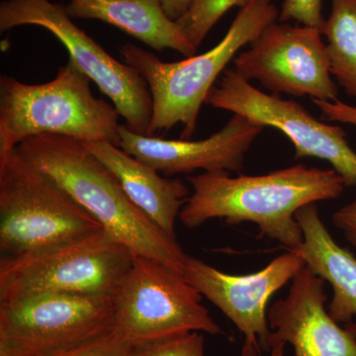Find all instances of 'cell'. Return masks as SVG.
Listing matches in <instances>:
<instances>
[{"instance_id":"cell-1","label":"cell","mask_w":356,"mask_h":356,"mask_svg":"<svg viewBox=\"0 0 356 356\" xmlns=\"http://www.w3.org/2000/svg\"><path fill=\"white\" fill-rule=\"evenodd\" d=\"M193 193L187 199L180 222L194 229L212 219L227 224L254 222L261 236L277 241L288 250L303 243L295 214L300 208L334 200L346 184L336 170L297 165L262 175L231 177L227 172H203L187 177Z\"/></svg>"},{"instance_id":"cell-2","label":"cell","mask_w":356,"mask_h":356,"mask_svg":"<svg viewBox=\"0 0 356 356\" xmlns=\"http://www.w3.org/2000/svg\"><path fill=\"white\" fill-rule=\"evenodd\" d=\"M17 149L134 255L151 257L184 273L188 255L177 238L165 233L129 199L113 173L81 140L43 134L23 140Z\"/></svg>"},{"instance_id":"cell-3","label":"cell","mask_w":356,"mask_h":356,"mask_svg":"<svg viewBox=\"0 0 356 356\" xmlns=\"http://www.w3.org/2000/svg\"><path fill=\"white\" fill-rule=\"evenodd\" d=\"M278 17L280 10L273 0H252L240 9L214 48L179 62H163L136 44H122V62L144 77L151 92L153 116L147 136L181 124V140H191L201 106L227 65L243 47L252 44L266 28L277 22Z\"/></svg>"},{"instance_id":"cell-4","label":"cell","mask_w":356,"mask_h":356,"mask_svg":"<svg viewBox=\"0 0 356 356\" xmlns=\"http://www.w3.org/2000/svg\"><path fill=\"white\" fill-rule=\"evenodd\" d=\"M90 79L67 60L42 84L0 77V156L34 136H67L81 142H120L114 105L95 97Z\"/></svg>"},{"instance_id":"cell-5","label":"cell","mask_w":356,"mask_h":356,"mask_svg":"<svg viewBox=\"0 0 356 356\" xmlns=\"http://www.w3.org/2000/svg\"><path fill=\"white\" fill-rule=\"evenodd\" d=\"M102 229L17 147L0 156V252L22 257Z\"/></svg>"},{"instance_id":"cell-6","label":"cell","mask_w":356,"mask_h":356,"mask_svg":"<svg viewBox=\"0 0 356 356\" xmlns=\"http://www.w3.org/2000/svg\"><path fill=\"white\" fill-rule=\"evenodd\" d=\"M133 252L99 229L88 235L0 261V302L34 295L114 296Z\"/></svg>"},{"instance_id":"cell-7","label":"cell","mask_w":356,"mask_h":356,"mask_svg":"<svg viewBox=\"0 0 356 356\" xmlns=\"http://www.w3.org/2000/svg\"><path fill=\"white\" fill-rule=\"evenodd\" d=\"M201 301L184 273L135 255L114 294L113 331L134 348L192 332L222 334Z\"/></svg>"},{"instance_id":"cell-8","label":"cell","mask_w":356,"mask_h":356,"mask_svg":"<svg viewBox=\"0 0 356 356\" xmlns=\"http://www.w3.org/2000/svg\"><path fill=\"white\" fill-rule=\"evenodd\" d=\"M25 25L39 26L53 34L67 49L70 62L111 100L126 125L134 132L147 135L153 102L147 81L81 30L65 13V4L50 0H2L0 32Z\"/></svg>"},{"instance_id":"cell-9","label":"cell","mask_w":356,"mask_h":356,"mask_svg":"<svg viewBox=\"0 0 356 356\" xmlns=\"http://www.w3.org/2000/svg\"><path fill=\"white\" fill-rule=\"evenodd\" d=\"M114 296L34 295L0 302V356H50L113 332Z\"/></svg>"},{"instance_id":"cell-10","label":"cell","mask_w":356,"mask_h":356,"mask_svg":"<svg viewBox=\"0 0 356 356\" xmlns=\"http://www.w3.org/2000/svg\"><path fill=\"white\" fill-rule=\"evenodd\" d=\"M206 104L242 115L264 127L278 129L295 147V159L315 158L331 163L346 187L356 186V153L339 126L318 120L294 100L281 99L254 88L227 69L211 88Z\"/></svg>"},{"instance_id":"cell-11","label":"cell","mask_w":356,"mask_h":356,"mask_svg":"<svg viewBox=\"0 0 356 356\" xmlns=\"http://www.w3.org/2000/svg\"><path fill=\"white\" fill-rule=\"evenodd\" d=\"M234 58V70L257 81L273 95L336 102L339 86L332 76L320 29L274 22Z\"/></svg>"},{"instance_id":"cell-12","label":"cell","mask_w":356,"mask_h":356,"mask_svg":"<svg viewBox=\"0 0 356 356\" xmlns=\"http://www.w3.org/2000/svg\"><path fill=\"white\" fill-rule=\"evenodd\" d=\"M305 266L296 252L274 259L257 273L232 275L196 259L187 257L185 280L225 314L261 350L270 353L271 330L267 318L269 299Z\"/></svg>"},{"instance_id":"cell-13","label":"cell","mask_w":356,"mask_h":356,"mask_svg":"<svg viewBox=\"0 0 356 356\" xmlns=\"http://www.w3.org/2000/svg\"><path fill=\"white\" fill-rule=\"evenodd\" d=\"M264 129L238 114H234L219 132L200 140L161 139L121 125L118 147L166 177L197 170L240 172L245 154Z\"/></svg>"},{"instance_id":"cell-14","label":"cell","mask_w":356,"mask_h":356,"mask_svg":"<svg viewBox=\"0 0 356 356\" xmlns=\"http://www.w3.org/2000/svg\"><path fill=\"white\" fill-rule=\"evenodd\" d=\"M325 280L304 266L286 298L267 314L270 339L290 343L294 356H356V324L341 327L325 310Z\"/></svg>"},{"instance_id":"cell-15","label":"cell","mask_w":356,"mask_h":356,"mask_svg":"<svg viewBox=\"0 0 356 356\" xmlns=\"http://www.w3.org/2000/svg\"><path fill=\"white\" fill-rule=\"evenodd\" d=\"M118 179L129 199L172 238L180 212L191 196L179 178H165L144 161L109 142H81Z\"/></svg>"},{"instance_id":"cell-16","label":"cell","mask_w":356,"mask_h":356,"mask_svg":"<svg viewBox=\"0 0 356 356\" xmlns=\"http://www.w3.org/2000/svg\"><path fill=\"white\" fill-rule=\"evenodd\" d=\"M65 9L72 19L102 21L156 51L172 49L187 58L197 51L161 0H70Z\"/></svg>"},{"instance_id":"cell-17","label":"cell","mask_w":356,"mask_h":356,"mask_svg":"<svg viewBox=\"0 0 356 356\" xmlns=\"http://www.w3.org/2000/svg\"><path fill=\"white\" fill-rule=\"evenodd\" d=\"M303 232V243L295 250L316 275L334 290L329 313L341 324L356 316V257L337 245L321 220L315 203L300 208L295 214Z\"/></svg>"},{"instance_id":"cell-18","label":"cell","mask_w":356,"mask_h":356,"mask_svg":"<svg viewBox=\"0 0 356 356\" xmlns=\"http://www.w3.org/2000/svg\"><path fill=\"white\" fill-rule=\"evenodd\" d=\"M327 40L332 76L356 98V0H332V11L320 28Z\"/></svg>"},{"instance_id":"cell-19","label":"cell","mask_w":356,"mask_h":356,"mask_svg":"<svg viewBox=\"0 0 356 356\" xmlns=\"http://www.w3.org/2000/svg\"><path fill=\"white\" fill-rule=\"evenodd\" d=\"M252 0H191L188 9L177 21L185 37L196 49L220 19L233 7L247 6Z\"/></svg>"},{"instance_id":"cell-20","label":"cell","mask_w":356,"mask_h":356,"mask_svg":"<svg viewBox=\"0 0 356 356\" xmlns=\"http://www.w3.org/2000/svg\"><path fill=\"white\" fill-rule=\"evenodd\" d=\"M202 332H192L140 348L130 356H205Z\"/></svg>"},{"instance_id":"cell-21","label":"cell","mask_w":356,"mask_h":356,"mask_svg":"<svg viewBox=\"0 0 356 356\" xmlns=\"http://www.w3.org/2000/svg\"><path fill=\"white\" fill-rule=\"evenodd\" d=\"M133 350L127 341L113 331L77 348L50 356H130Z\"/></svg>"},{"instance_id":"cell-22","label":"cell","mask_w":356,"mask_h":356,"mask_svg":"<svg viewBox=\"0 0 356 356\" xmlns=\"http://www.w3.org/2000/svg\"><path fill=\"white\" fill-rule=\"evenodd\" d=\"M323 0H284L280 11V22L296 21L303 26L320 29L324 24Z\"/></svg>"},{"instance_id":"cell-23","label":"cell","mask_w":356,"mask_h":356,"mask_svg":"<svg viewBox=\"0 0 356 356\" xmlns=\"http://www.w3.org/2000/svg\"><path fill=\"white\" fill-rule=\"evenodd\" d=\"M321 112L323 119L330 122L350 124L356 127V107L350 106L339 102H324V100H312Z\"/></svg>"},{"instance_id":"cell-24","label":"cell","mask_w":356,"mask_h":356,"mask_svg":"<svg viewBox=\"0 0 356 356\" xmlns=\"http://www.w3.org/2000/svg\"><path fill=\"white\" fill-rule=\"evenodd\" d=\"M332 222L356 248V198L334 212Z\"/></svg>"},{"instance_id":"cell-25","label":"cell","mask_w":356,"mask_h":356,"mask_svg":"<svg viewBox=\"0 0 356 356\" xmlns=\"http://www.w3.org/2000/svg\"><path fill=\"white\" fill-rule=\"evenodd\" d=\"M270 356H284L285 343L278 339H270ZM261 348L250 339H245L240 356H259Z\"/></svg>"},{"instance_id":"cell-26","label":"cell","mask_w":356,"mask_h":356,"mask_svg":"<svg viewBox=\"0 0 356 356\" xmlns=\"http://www.w3.org/2000/svg\"><path fill=\"white\" fill-rule=\"evenodd\" d=\"M191 0H161L163 10L173 21H177L188 9Z\"/></svg>"}]
</instances>
